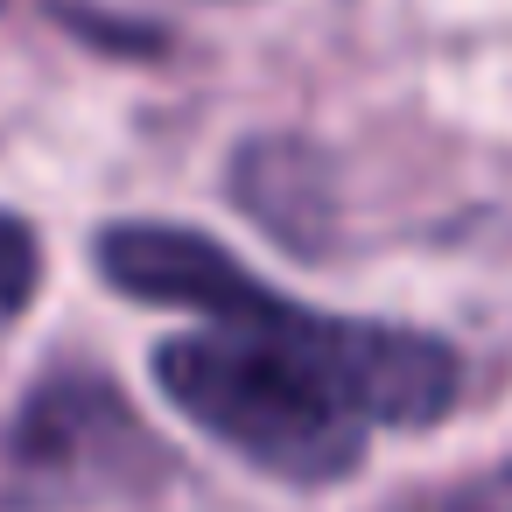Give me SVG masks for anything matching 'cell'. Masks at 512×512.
<instances>
[{"instance_id":"cell-1","label":"cell","mask_w":512,"mask_h":512,"mask_svg":"<svg viewBox=\"0 0 512 512\" xmlns=\"http://www.w3.org/2000/svg\"><path fill=\"white\" fill-rule=\"evenodd\" d=\"M155 386L253 470L330 484L358 470L372 428L442 421L463 358L428 330L316 316L246 274L204 330L155 344Z\"/></svg>"},{"instance_id":"cell-2","label":"cell","mask_w":512,"mask_h":512,"mask_svg":"<svg viewBox=\"0 0 512 512\" xmlns=\"http://www.w3.org/2000/svg\"><path fill=\"white\" fill-rule=\"evenodd\" d=\"M134 463H155V449L127 400L92 372H64L22 400L0 442V505H78L127 484Z\"/></svg>"},{"instance_id":"cell-3","label":"cell","mask_w":512,"mask_h":512,"mask_svg":"<svg viewBox=\"0 0 512 512\" xmlns=\"http://www.w3.org/2000/svg\"><path fill=\"white\" fill-rule=\"evenodd\" d=\"M36 274H43V253H36V232L29 218L0 211V323H15L36 295Z\"/></svg>"},{"instance_id":"cell-4","label":"cell","mask_w":512,"mask_h":512,"mask_svg":"<svg viewBox=\"0 0 512 512\" xmlns=\"http://www.w3.org/2000/svg\"><path fill=\"white\" fill-rule=\"evenodd\" d=\"M470 512H512V463L491 477V484H477V498H470Z\"/></svg>"}]
</instances>
